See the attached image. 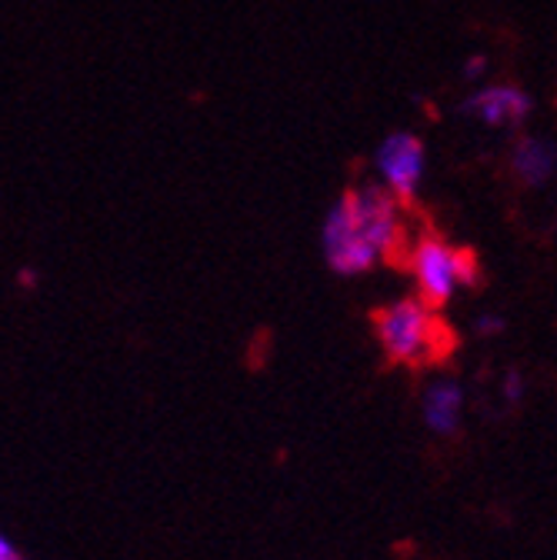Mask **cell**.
<instances>
[{"label": "cell", "instance_id": "obj_10", "mask_svg": "<svg viewBox=\"0 0 557 560\" xmlns=\"http://www.w3.org/2000/svg\"><path fill=\"white\" fill-rule=\"evenodd\" d=\"M484 70H487V60L477 54V57H471V60L464 63V78H467V81H480V78H484Z\"/></svg>", "mask_w": 557, "mask_h": 560}, {"label": "cell", "instance_id": "obj_5", "mask_svg": "<svg viewBox=\"0 0 557 560\" xmlns=\"http://www.w3.org/2000/svg\"><path fill=\"white\" fill-rule=\"evenodd\" d=\"M534 110V101L527 91L514 88V84H487L477 88L464 104L461 114L487 124V127H518L527 114Z\"/></svg>", "mask_w": 557, "mask_h": 560}, {"label": "cell", "instance_id": "obj_3", "mask_svg": "<svg viewBox=\"0 0 557 560\" xmlns=\"http://www.w3.org/2000/svg\"><path fill=\"white\" fill-rule=\"evenodd\" d=\"M321 244H324V260L334 273L340 277H358L378 267L381 254L361 237L355 218H351V203H347V194H340L327 218H324V231H321Z\"/></svg>", "mask_w": 557, "mask_h": 560}, {"label": "cell", "instance_id": "obj_1", "mask_svg": "<svg viewBox=\"0 0 557 560\" xmlns=\"http://www.w3.org/2000/svg\"><path fill=\"white\" fill-rule=\"evenodd\" d=\"M374 334H378L384 358L401 368L431 364L448 354L444 324L417 298H401L374 311Z\"/></svg>", "mask_w": 557, "mask_h": 560}, {"label": "cell", "instance_id": "obj_4", "mask_svg": "<svg viewBox=\"0 0 557 560\" xmlns=\"http://www.w3.org/2000/svg\"><path fill=\"white\" fill-rule=\"evenodd\" d=\"M378 174L384 180V190L397 200V203H410L417 187L425 180V167H428V151L414 133L394 130L391 137H384V144L378 148Z\"/></svg>", "mask_w": 557, "mask_h": 560}, {"label": "cell", "instance_id": "obj_9", "mask_svg": "<svg viewBox=\"0 0 557 560\" xmlns=\"http://www.w3.org/2000/svg\"><path fill=\"white\" fill-rule=\"evenodd\" d=\"M504 330V320L498 314H480L477 317V334L480 337H491V334H501Z\"/></svg>", "mask_w": 557, "mask_h": 560}, {"label": "cell", "instance_id": "obj_2", "mask_svg": "<svg viewBox=\"0 0 557 560\" xmlns=\"http://www.w3.org/2000/svg\"><path fill=\"white\" fill-rule=\"evenodd\" d=\"M410 273L417 284V301L438 311V307L451 304V298L461 288L477 284L480 267L471 250L454 247L438 234H425L410 250Z\"/></svg>", "mask_w": 557, "mask_h": 560}, {"label": "cell", "instance_id": "obj_7", "mask_svg": "<svg viewBox=\"0 0 557 560\" xmlns=\"http://www.w3.org/2000/svg\"><path fill=\"white\" fill-rule=\"evenodd\" d=\"M511 167L521 184L544 187L554 174V144L544 137H521L511 154Z\"/></svg>", "mask_w": 557, "mask_h": 560}, {"label": "cell", "instance_id": "obj_11", "mask_svg": "<svg viewBox=\"0 0 557 560\" xmlns=\"http://www.w3.org/2000/svg\"><path fill=\"white\" fill-rule=\"evenodd\" d=\"M0 560H24V553L14 547V540L4 530H0Z\"/></svg>", "mask_w": 557, "mask_h": 560}, {"label": "cell", "instance_id": "obj_8", "mask_svg": "<svg viewBox=\"0 0 557 560\" xmlns=\"http://www.w3.org/2000/svg\"><path fill=\"white\" fill-rule=\"evenodd\" d=\"M501 394H504V400H508V404H521V400H524V377H521L518 371L504 374Z\"/></svg>", "mask_w": 557, "mask_h": 560}, {"label": "cell", "instance_id": "obj_6", "mask_svg": "<svg viewBox=\"0 0 557 560\" xmlns=\"http://www.w3.org/2000/svg\"><path fill=\"white\" fill-rule=\"evenodd\" d=\"M464 384L454 377H434L421 394V420L438 438H454L464 417Z\"/></svg>", "mask_w": 557, "mask_h": 560}]
</instances>
